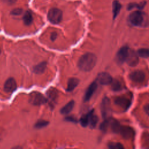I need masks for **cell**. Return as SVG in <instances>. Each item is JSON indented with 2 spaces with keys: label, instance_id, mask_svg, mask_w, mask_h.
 <instances>
[{
  "label": "cell",
  "instance_id": "obj_20",
  "mask_svg": "<svg viewBox=\"0 0 149 149\" xmlns=\"http://www.w3.org/2000/svg\"><path fill=\"white\" fill-rule=\"evenodd\" d=\"M48 97L52 101H55L58 97V91L55 88H51L47 91Z\"/></svg>",
  "mask_w": 149,
  "mask_h": 149
},
{
  "label": "cell",
  "instance_id": "obj_14",
  "mask_svg": "<svg viewBox=\"0 0 149 149\" xmlns=\"http://www.w3.org/2000/svg\"><path fill=\"white\" fill-rule=\"evenodd\" d=\"M93 113V110L90 111L88 113L83 115L80 118V123H81L82 126L86 127L88 125H89L90 119H91V115H92Z\"/></svg>",
  "mask_w": 149,
  "mask_h": 149
},
{
  "label": "cell",
  "instance_id": "obj_27",
  "mask_svg": "<svg viewBox=\"0 0 149 149\" xmlns=\"http://www.w3.org/2000/svg\"><path fill=\"white\" fill-rule=\"evenodd\" d=\"M3 2L7 3V4H9V5H12L13 4L16 2V1L17 0H2Z\"/></svg>",
  "mask_w": 149,
  "mask_h": 149
},
{
  "label": "cell",
  "instance_id": "obj_7",
  "mask_svg": "<svg viewBox=\"0 0 149 149\" xmlns=\"http://www.w3.org/2000/svg\"><path fill=\"white\" fill-rule=\"evenodd\" d=\"M129 54V49L127 47L124 46L122 47L118 52L116 55L117 60L120 63H122L126 61Z\"/></svg>",
  "mask_w": 149,
  "mask_h": 149
},
{
  "label": "cell",
  "instance_id": "obj_26",
  "mask_svg": "<svg viewBox=\"0 0 149 149\" xmlns=\"http://www.w3.org/2000/svg\"><path fill=\"white\" fill-rule=\"evenodd\" d=\"M23 10L20 8H16L12 10L11 13L13 15H19L22 13Z\"/></svg>",
  "mask_w": 149,
  "mask_h": 149
},
{
  "label": "cell",
  "instance_id": "obj_6",
  "mask_svg": "<svg viewBox=\"0 0 149 149\" xmlns=\"http://www.w3.org/2000/svg\"><path fill=\"white\" fill-rule=\"evenodd\" d=\"M145 74L141 70H135L129 74L130 79L135 83H141L145 79Z\"/></svg>",
  "mask_w": 149,
  "mask_h": 149
},
{
  "label": "cell",
  "instance_id": "obj_28",
  "mask_svg": "<svg viewBox=\"0 0 149 149\" xmlns=\"http://www.w3.org/2000/svg\"><path fill=\"white\" fill-rule=\"evenodd\" d=\"M144 109L145 112L149 116V104H147L144 105Z\"/></svg>",
  "mask_w": 149,
  "mask_h": 149
},
{
  "label": "cell",
  "instance_id": "obj_10",
  "mask_svg": "<svg viewBox=\"0 0 149 149\" xmlns=\"http://www.w3.org/2000/svg\"><path fill=\"white\" fill-rule=\"evenodd\" d=\"M16 88V83L13 78L8 79L5 83L4 90L6 92L11 93Z\"/></svg>",
  "mask_w": 149,
  "mask_h": 149
},
{
  "label": "cell",
  "instance_id": "obj_24",
  "mask_svg": "<svg viewBox=\"0 0 149 149\" xmlns=\"http://www.w3.org/2000/svg\"><path fill=\"white\" fill-rule=\"evenodd\" d=\"M108 147L111 149H123V146L119 143H111L108 145Z\"/></svg>",
  "mask_w": 149,
  "mask_h": 149
},
{
  "label": "cell",
  "instance_id": "obj_16",
  "mask_svg": "<svg viewBox=\"0 0 149 149\" xmlns=\"http://www.w3.org/2000/svg\"><path fill=\"white\" fill-rule=\"evenodd\" d=\"M121 9V5L119 2L117 0L113 1L112 3V11H113V19H115L119 13Z\"/></svg>",
  "mask_w": 149,
  "mask_h": 149
},
{
  "label": "cell",
  "instance_id": "obj_18",
  "mask_svg": "<svg viewBox=\"0 0 149 149\" xmlns=\"http://www.w3.org/2000/svg\"><path fill=\"white\" fill-rule=\"evenodd\" d=\"M47 66V63L45 62H41L40 63L38 64L34 68V71L35 73L37 74L42 73L44 72Z\"/></svg>",
  "mask_w": 149,
  "mask_h": 149
},
{
  "label": "cell",
  "instance_id": "obj_11",
  "mask_svg": "<svg viewBox=\"0 0 149 149\" xmlns=\"http://www.w3.org/2000/svg\"><path fill=\"white\" fill-rule=\"evenodd\" d=\"M119 133L123 136L125 139H129L132 137L134 133L133 130L129 126H122L120 128Z\"/></svg>",
  "mask_w": 149,
  "mask_h": 149
},
{
  "label": "cell",
  "instance_id": "obj_30",
  "mask_svg": "<svg viewBox=\"0 0 149 149\" xmlns=\"http://www.w3.org/2000/svg\"><path fill=\"white\" fill-rule=\"evenodd\" d=\"M0 52H1V51H0Z\"/></svg>",
  "mask_w": 149,
  "mask_h": 149
},
{
  "label": "cell",
  "instance_id": "obj_21",
  "mask_svg": "<svg viewBox=\"0 0 149 149\" xmlns=\"http://www.w3.org/2000/svg\"><path fill=\"white\" fill-rule=\"evenodd\" d=\"M137 55L141 58H149V49L148 48H140L137 51Z\"/></svg>",
  "mask_w": 149,
  "mask_h": 149
},
{
  "label": "cell",
  "instance_id": "obj_25",
  "mask_svg": "<svg viewBox=\"0 0 149 149\" xmlns=\"http://www.w3.org/2000/svg\"><path fill=\"white\" fill-rule=\"evenodd\" d=\"M48 124V122L47 121L44 120H40L36 123V124L35 125V127L37 128H41L46 126Z\"/></svg>",
  "mask_w": 149,
  "mask_h": 149
},
{
  "label": "cell",
  "instance_id": "obj_19",
  "mask_svg": "<svg viewBox=\"0 0 149 149\" xmlns=\"http://www.w3.org/2000/svg\"><path fill=\"white\" fill-rule=\"evenodd\" d=\"M23 22L25 24L30 25L33 22V16L30 11H26L23 17Z\"/></svg>",
  "mask_w": 149,
  "mask_h": 149
},
{
  "label": "cell",
  "instance_id": "obj_1",
  "mask_svg": "<svg viewBox=\"0 0 149 149\" xmlns=\"http://www.w3.org/2000/svg\"><path fill=\"white\" fill-rule=\"evenodd\" d=\"M97 57L93 53H86L83 55L78 61V67L83 71L91 70L95 65Z\"/></svg>",
  "mask_w": 149,
  "mask_h": 149
},
{
  "label": "cell",
  "instance_id": "obj_9",
  "mask_svg": "<svg viewBox=\"0 0 149 149\" xmlns=\"http://www.w3.org/2000/svg\"><path fill=\"white\" fill-rule=\"evenodd\" d=\"M97 88V84L95 81L93 82L87 88L84 97V100L85 101H87L88 100H90V99L91 98V97H92V95H93V94L94 93V92L95 91L96 89Z\"/></svg>",
  "mask_w": 149,
  "mask_h": 149
},
{
  "label": "cell",
  "instance_id": "obj_29",
  "mask_svg": "<svg viewBox=\"0 0 149 149\" xmlns=\"http://www.w3.org/2000/svg\"><path fill=\"white\" fill-rule=\"evenodd\" d=\"M56 37V34L55 33H54L51 34V38L52 39V40H54Z\"/></svg>",
  "mask_w": 149,
  "mask_h": 149
},
{
  "label": "cell",
  "instance_id": "obj_15",
  "mask_svg": "<svg viewBox=\"0 0 149 149\" xmlns=\"http://www.w3.org/2000/svg\"><path fill=\"white\" fill-rule=\"evenodd\" d=\"M79 80L76 78H71L69 80L68 82V87H67V91H72L74 89V88L78 85Z\"/></svg>",
  "mask_w": 149,
  "mask_h": 149
},
{
  "label": "cell",
  "instance_id": "obj_5",
  "mask_svg": "<svg viewBox=\"0 0 149 149\" xmlns=\"http://www.w3.org/2000/svg\"><path fill=\"white\" fill-rule=\"evenodd\" d=\"M101 111L102 116L105 119H108V117L111 113L110 100L108 97L103 98L101 104Z\"/></svg>",
  "mask_w": 149,
  "mask_h": 149
},
{
  "label": "cell",
  "instance_id": "obj_22",
  "mask_svg": "<svg viewBox=\"0 0 149 149\" xmlns=\"http://www.w3.org/2000/svg\"><path fill=\"white\" fill-rule=\"evenodd\" d=\"M111 84V88L114 91H120L122 89L121 84L117 80H112Z\"/></svg>",
  "mask_w": 149,
  "mask_h": 149
},
{
  "label": "cell",
  "instance_id": "obj_2",
  "mask_svg": "<svg viewBox=\"0 0 149 149\" xmlns=\"http://www.w3.org/2000/svg\"><path fill=\"white\" fill-rule=\"evenodd\" d=\"M62 18V12L58 8H52L48 13V19L53 24H58Z\"/></svg>",
  "mask_w": 149,
  "mask_h": 149
},
{
  "label": "cell",
  "instance_id": "obj_13",
  "mask_svg": "<svg viewBox=\"0 0 149 149\" xmlns=\"http://www.w3.org/2000/svg\"><path fill=\"white\" fill-rule=\"evenodd\" d=\"M126 61L129 66H134L137 64L139 59L137 55L133 51H129V54Z\"/></svg>",
  "mask_w": 149,
  "mask_h": 149
},
{
  "label": "cell",
  "instance_id": "obj_3",
  "mask_svg": "<svg viewBox=\"0 0 149 149\" xmlns=\"http://www.w3.org/2000/svg\"><path fill=\"white\" fill-rule=\"evenodd\" d=\"M129 19L130 22L135 26H141L144 21L143 15L140 11H134L132 12L129 16Z\"/></svg>",
  "mask_w": 149,
  "mask_h": 149
},
{
  "label": "cell",
  "instance_id": "obj_17",
  "mask_svg": "<svg viewBox=\"0 0 149 149\" xmlns=\"http://www.w3.org/2000/svg\"><path fill=\"white\" fill-rule=\"evenodd\" d=\"M74 105V101H70L68 104H66L61 110V112L62 114H68L69 113L72 109H73Z\"/></svg>",
  "mask_w": 149,
  "mask_h": 149
},
{
  "label": "cell",
  "instance_id": "obj_8",
  "mask_svg": "<svg viewBox=\"0 0 149 149\" xmlns=\"http://www.w3.org/2000/svg\"><path fill=\"white\" fill-rule=\"evenodd\" d=\"M97 81L102 85H108L112 81L111 76L107 72H101L97 76Z\"/></svg>",
  "mask_w": 149,
  "mask_h": 149
},
{
  "label": "cell",
  "instance_id": "obj_4",
  "mask_svg": "<svg viewBox=\"0 0 149 149\" xmlns=\"http://www.w3.org/2000/svg\"><path fill=\"white\" fill-rule=\"evenodd\" d=\"M29 100L31 104L36 105L43 104L47 101L46 98H45L42 94L38 92H33L31 93Z\"/></svg>",
  "mask_w": 149,
  "mask_h": 149
},
{
  "label": "cell",
  "instance_id": "obj_23",
  "mask_svg": "<svg viewBox=\"0 0 149 149\" xmlns=\"http://www.w3.org/2000/svg\"><path fill=\"white\" fill-rule=\"evenodd\" d=\"M97 121H98V118L97 117L96 115H94V113H93L91 115V119H90L89 125L91 127L93 128L96 126Z\"/></svg>",
  "mask_w": 149,
  "mask_h": 149
},
{
  "label": "cell",
  "instance_id": "obj_12",
  "mask_svg": "<svg viewBox=\"0 0 149 149\" xmlns=\"http://www.w3.org/2000/svg\"><path fill=\"white\" fill-rule=\"evenodd\" d=\"M115 103L125 109H127L130 105V100L125 97H117L115 100Z\"/></svg>",
  "mask_w": 149,
  "mask_h": 149
}]
</instances>
